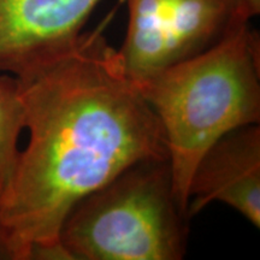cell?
Wrapping results in <instances>:
<instances>
[{"instance_id":"obj_5","label":"cell","mask_w":260,"mask_h":260,"mask_svg":"<svg viewBox=\"0 0 260 260\" xmlns=\"http://www.w3.org/2000/svg\"><path fill=\"white\" fill-rule=\"evenodd\" d=\"M102 0H0V74L22 77L76 46Z\"/></svg>"},{"instance_id":"obj_8","label":"cell","mask_w":260,"mask_h":260,"mask_svg":"<svg viewBox=\"0 0 260 260\" xmlns=\"http://www.w3.org/2000/svg\"><path fill=\"white\" fill-rule=\"evenodd\" d=\"M0 260H24L21 248L17 246L0 220Z\"/></svg>"},{"instance_id":"obj_7","label":"cell","mask_w":260,"mask_h":260,"mask_svg":"<svg viewBox=\"0 0 260 260\" xmlns=\"http://www.w3.org/2000/svg\"><path fill=\"white\" fill-rule=\"evenodd\" d=\"M25 129L19 80L0 74V195L11 181L21 149L19 135Z\"/></svg>"},{"instance_id":"obj_6","label":"cell","mask_w":260,"mask_h":260,"mask_svg":"<svg viewBox=\"0 0 260 260\" xmlns=\"http://www.w3.org/2000/svg\"><path fill=\"white\" fill-rule=\"evenodd\" d=\"M213 201L260 226V126H239L217 139L198 161L188 191L191 219Z\"/></svg>"},{"instance_id":"obj_3","label":"cell","mask_w":260,"mask_h":260,"mask_svg":"<svg viewBox=\"0 0 260 260\" xmlns=\"http://www.w3.org/2000/svg\"><path fill=\"white\" fill-rule=\"evenodd\" d=\"M189 220L168 159H147L77 201L59 232L67 260H181Z\"/></svg>"},{"instance_id":"obj_1","label":"cell","mask_w":260,"mask_h":260,"mask_svg":"<svg viewBox=\"0 0 260 260\" xmlns=\"http://www.w3.org/2000/svg\"><path fill=\"white\" fill-rule=\"evenodd\" d=\"M17 79L29 140L0 220L24 260H67L59 232L71 207L130 165L168 159L164 132L102 28Z\"/></svg>"},{"instance_id":"obj_4","label":"cell","mask_w":260,"mask_h":260,"mask_svg":"<svg viewBox=\"0 0 260 260\" xmlns=\"http://www.w3.org/2000/svg\"><path fill=\"white\" fill-rule=\"evenodd\" d=\"M119 48L123 69L140 82L204 53L260 12V0H126Z\"/></svg>"},{"instance_id":"obj_2","label":"cell","mask_w":260,"mask_h":260,"mask_svg":"<svg viewBox=\"0 0 260 260\" xmlns=\"http://www.w3.org/2000/svg\"><path fill=\"white\" fill-rule=\"evenodd\" d=\"M134 84L160 122L175 193L187 213L204 152L230 130L260 121L258 34L243 24L204 53Z\"/></svg>"}]
</instances>
